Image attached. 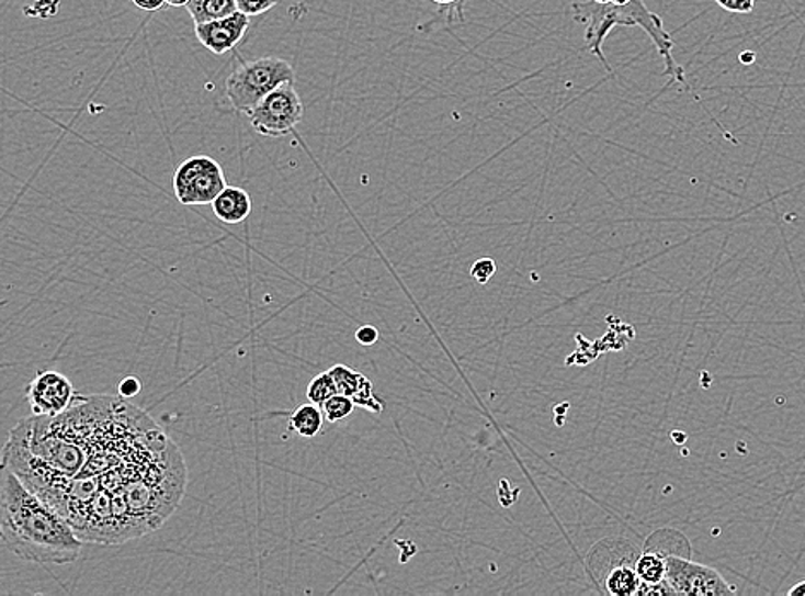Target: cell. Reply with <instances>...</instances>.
Listing matches in <instances>:
<instances>
[{
  "instance_id": "6da1fadb",
  "label": "cell",
  "mask_w": 805,
  "mask_h": 596,
  "mask_svg": "<svg viewBox=\"0 0 805 596\" xmlns=\"http://www.w3.org/2000/svg\"><path fill=\"white\" fill-rule=\"evenodd\" d=\"M0 535L9 552L35 564H71L83 549L71 522L5 464L0 471Z\"/></svg>"
},
{
  "instance_id": "7a4b0ae2",
  "label": "cell",
  "mask_w": 805,
  "mask_h": 596,
  "mask_svg": "<svg viewBox=\"0 0 805 596\" xmlns=\"http://www.w3.org/2000/svg\"><path fill=\"white\" fill-rule=\"evenodd\" d=\"M572 16L577 23L585 24V40L589 52L592 56L598 57V60L603 64L604 71L609 72L610 76H613V69L609 59L604 56V40L615 26H625V29L637 26L653 40L656 50L664 59L665 75L671 81L689 88L685 72L673 57V40H671L670 33L665 30L661 18L646 5V0H632L631 4L627 5H615L610 4V2L609 4H598L594 0L574 2Z\"/></svg>"
},
{
  "instance_id": "3957f363",
  "label": "cell",
  "mask_w": 805,
  "mask_h": 596,
  "mask_svg": "<svg viewBox=\"0 0 805 596\" xmlns=\"http://www.w3.org/2000/svg\"><path fill=\"white\" fill-rule=\"evenodd\" d=\"M296 72L281 57H261L241 64L226 81V95L234 111L249 115L276 88L294 83Z\"/></svg>"
},
{
  "instance_id": "277c9868",
  "label": "cell",
  "mask_w": 805,
  "mask_h": 596,
  "mask_svg": "<svg viewBox=\"0 0 805 596\" xmlns=\"http://www.w3.org/2000/svg\"><path fill=\"white\" fill-rule=\"evenodd\" d=\"M226 188L224 169L208 155L190 157L175 169L174 193L182 205H212Z\"/></svg>"
},
{
  "instance_id": "5b68a950",
  "label": "cell",
  "mask_w": 805,
  "mask_h": 596,
  "mask_svg": "<svg viewBox=\"0 0 805 596\" xmlns=\"http://www.w3.org/2000/svg\"><path fill=\"white\" fill-rule=\"evenodd\" d=\"M305 105L297 95L294 83H285L276 88L257 109L249 112L251 126L258 135L269 138H282L293 133L303 121Z\"/></svg>"
},
{
  "instance_id": "8992f818",
  "label": "cell",
  "mask_w": 805,
  "mask_h": 596,
  "mask_svg": "<svg viewBox=\"0 0 805 596\" xmlns=\"http://www.w3.org/2000/svg\"><path fill=\"white\" fill-rule=\"evenodd\" d=\"M667 581L671 593L692 596L734 595L735 589L722 574L707 565L698 564L683 555L667 559Z\"/></svg>"
},
{
  "instance_id": "52a82bcc",
  "label": "cell",
  "mask_w": 805,
  "mask_h": 596,
  "mask_svg": "<svg viewBox=\"0 0 805 596\" xmlns=\"http://www.w3.org/2000/svg\"><path fill=\"white\" fill-rule=\"evenodd\" d=\"M76 395L71 380L54 370L36 373L26 389L30 407L36 416L63 415L72 406Z\"/></svg>"
},
{
  "instance_id": "ba28073f",
  "label": "cell",
  "mask_w": 805,
  "mask_h": 596,
  "mask_svg": "<svg viewBox=\"0 0 805 596\" xmlns=\"http://www.w3.org/2000/svg\"><path fill=\"white\" fill-rule=\"evenodd\" d=\"M248 29L249 16L241 11L220 20L194 24L197 42L215 56H224L227 52L234 50V47L245 38Z\"/></svg>"
},
{
  "instance_id": "9c48e42d",
  "label": "cell",
  "mask_w": 805,
  "mask_h": 596,
  "mask_svg": "<svg viewBox=\"0 0 805 596\" xmlns=\"http://www.w3.org/2000/svg\"><path fill=\"white\" fill-rule=\"evenodd\" d=\"M328 372L332 373L339 394L351 397L355 406L364 407V409L372 411V413L384 411V401L375 394L372 380L364 376L363 373L355 372L345 364H333Z\"/></svg>"
},
{
  "instance_id": "30bf717a",
  "label": "cell",
  "mask_w": 805,
  "mask_h": 596,
  "mask_svg": "<svg viewBox=\"0 0 805 596\" xmlns=\"http://www.w3.org/2000/svg\"><path fill=\"white\" fill-rule=\"evenodd\" d=\"M212 209H214L215 217L218 221L236 225L241 224L251 215L253 203H251L248 191L242 190V188L227 187L215 198Z\"/></svg>"
},
{
  "instance_id": "8fae6325",
  "label": "cell",
  "mask_w": 805,
  "mask_h": 596,
  "mask_svg": "<svg viewBox=\"0 0 805 596\" xmlns=\"http://www.w3.org/2000/svg\"><path fill=\"white\" fill-rule=\"evenodd\" d=\"M670 558L665 550L656 547L655 543L648 541L637 559V574H639L643 585L656 586L665 583L667 577V559Z\"/></svg>"
},
{
  "instance_id": "7c38bea8",
  "label": "cell",
  "mask_w": 805,
  "mask_h": 596,
  "mask_svg": "<svg viewBox=\"0 0 805 596\" xmlns=\"http://www.w3.org/2000/svg\"><path fill=\"white\" fill-rule=\"evenodd\" d=\"M325 415L320 406L316 404H303L297 407L293 415L288 416V427L296 431L299 437L313 439L324 430Z\"/></svg>"
},
{
  "instance_id": "4fadbf2b",
  "label": "cell",
  "mask_w": 805,
  "mask_h": 596,
  "mask_svg": "<svg viewBox=\"0 0 805 596\" xmlns=\"http://www.w3.org/2000/svg\"><path fill=\"white\" fill-rule=\"evenodd\" d=\"M194 24L220 20L237 12L236 0H190L186 5Z\"/></svg>"
},
{
  "instance_id": "5bb4252c",
  "label": "cell",
  "mask_w": 805,
  "mask_h": 596,
  "mask_svg": "<svg viewBox=\"0 0 805 596\" xmlns=\"http://www.w3.org/2000/svg\"><path fill=\"white\" fill-rule=\"evenodd\" d=\"M336 394H339V391H337L336 380H333L332 373L330 372L316 375L309 382L308 391H306V397H308L309 403L316 404V406H321V404L327 403Z\"/></svg>"
},
{
  "instance_id": "9a60e30c",
  "label": "cell",
  "mask_w": 805,
  "mask_h": 596,
  "mask_svg": "<svg viewBox=\"0 0 805 596\" xmlns=\"http://www.w3.org/2000/svg\"><path fill=\"white\" fill-rule=\"evenodd\" d=\"M325 419L330 423H339L348 419L354 413L355 403L344 394H336L333 397L321 404Z\"/></svg>"
},
{
  "instance_id": "2e32d148",
  "label": "cell",
  "mask_w": 805,
  "mask_h": 596,
  "mask_svg": "<svg viewBox=\"0 0 805 596\" xmlns=\"http://www.w3.org/2000/svg\"><path fill=\"white\" fill-rule=\"evenodd\" d=\"M237 11L245 12L249 18L260 16L279 4V0H236Z\"/></svg>"
},
{
  "instance_id": "e0dca14e",
  "label": "cell",
  "mask_w": 805,
  "mask_h": 596,
  "mask_svg": "<svg viewBox=\"0 0 805 596\" xmlns=\"http://www.w3.org/2000/svg\"><path fill=\"white\" fill-rule=\"evenodd\" d=\"M497 272V265L490 258H483V260L476 261L470 269V275L479 282V284H486L490 281L491 277Z\"/></svg>"
},
{
  "instance_id": "ac0fdd59",
  "label": "cell",
  "mask_w": 805,
  "mask_h": 596,
  "mask_svg": "<svg viewBox=\"0 0 805 596\" xmlns=\"http://www.w3.org/2000/svg\"><path fill=\"white\" fill-rule=\"evenodd\" d=\"M433 4L440 5L442 8V11L446 12V20L454 21L455 18L457 20H464V4H466V0H431Z\"/></svg>"
},
{
  "instance_id": "d6986e66",
  "label": "cell",
  "mask_w": 805,
  "mask_h": 596,
  "mask_svg": "<svg viewBox=\"0 0 805 596\" xmlns=\"http://www.w3.org/2000/svg\"><path fill=\"white\" fill-rule=\"evenodd\" d=\"M719 8L737 14H749L755 11L756 0H716Z\"/></svg>"
},
{
  "instance_id": "ffe728a7",
  "label": "cell",
  "mask_w": 805,
  "mask_h": 596,
  "mask_svg": "<svg viewBox=\"0 0 805 596\" xmlns=\"http://www.w3.org/2000/svg\"><path fill=\"white\" fill-rule=\"evenodd\" d=\"M141 392V382L136 376H126L123 382L118 383V395H123L124 400H133Z\"/></svg>"
},
{
  "instance_id": "44dd1931",
  "label": "cell",
  "mask_w": 805,
  "mask_h": 596,
  "mask_svg": "<svg viewBox=\"0 0 805 596\" xmlns=\"http://www.w3.org/2000/svg\"><path fill=\"white\" fill-rule=\"evenodd\" d=\"M379 333L372 325H364V327L358 328L355 333V340L363 344V346H373L378 340Z\"/></svg>"
},
{
  "instance_id": "7402d4cb",
  "label": "cell",
  "mask_w": 805,
  "mask_h": 596,
  "mask_svg": "<svg viewBox=\"0 0 805 596\" xmlns=\"http://www.w3.org/2000/svg\"><path fill=\"white\" fill-rule=\"evenodd\" d=\"M133 4L141 11L155 12L160 11L163 5H167L166 0H133Z\"/></svg>"
},
{
  "instance_id": "603a6c76",
  "label": "cell",
  "mask_w": 805,
  "mask_h": 596,
  "mask_svg": "<svg viewBox=\"0 0 805 596\" xmlns=\"http://www.w3.org/2000/svg\"><path fill=\"white\" fill-rule=\"evenodd\" d=\"M789 595H802L805 596V581H801V583H797V585L792 586V588L789 589Z\"/></svg>"
},
{
  "instance_id": "cb8c5ba5",
  "label": "cell",
  "mask_w": 805,
  "mask_h": 596,
  "mask_svg": "<svg viewBox=\"0 0 805 596\" xmlns=\"http://www.w3.org/2000/svg\"><path fill=\"white\" fill-rule=\"evenodd\" d=\"M166 2L170 8H186L190 4V0H166Z\"/></svg>"
}]
</instances>
